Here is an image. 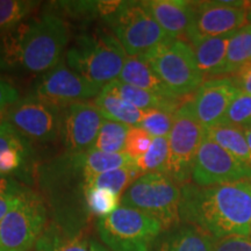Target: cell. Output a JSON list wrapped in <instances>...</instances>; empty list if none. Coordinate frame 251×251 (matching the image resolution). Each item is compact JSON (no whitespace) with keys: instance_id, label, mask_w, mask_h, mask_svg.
<instances>
[{"instance_id":"1","label":"cell","mask_w":251,"mask_h":251,"mask_svg":"<svg viewBox=\"0 0 251 251\" xmlns=\"http://www.w3.org/2000/svg\"><path fill=\"white\" fill-rule=\"evenodd\" d=\"M180 221L193 225L215 238L249 237L251 224V183L200 187L180 186Z\"/></svg>"},{"instance_id":"2","label":"cell","mask_w":251,"mask_h":251,"mask_svg":"<svg viewBox=\"0 0 251 251\" xmlns=\"http://www.w3.org/2000/svg\"><path fill=\"white\" fill-rule=\"evenodd\" d=\"M90 179L85 151H65L39 166L36 184L54 211L56 225L65 233L78 235L76 229L90 215L85 202Z\"/></svg>"},{"instance_id":"3","label":"cell","mask_w":251,"mask_h":251,"mask_svg":"<svg viewBox=\"0 0 251 251\" xmlns=\"http://www.w3.org/2000/svg\"><path fill=\"white\" fill-rule=\"evenodd\" d=\"M124 47L107 31L83 33L67 52V65L91 83L105 87L120 77L126 62Z\"/></svg>"},{"instance_id":"4","label":"cell","mask_w":251,"mask_h":251,"mask_svg":"<svg viewBox=\"0 0 251 251\" xmlns=\"http://www.w3.org/2000/svg\"><path fill=\"white\" fill-rule=\"evenodd\" d=\"M69 42V29L57 14L48 13L21 25L20 64L33 74H43L61 62Z\"/></svg>"},{"instance_id":"5","label":"cell","mask_w":251,"mask_h":251,"mask_svg":"<svg viewBox=\"0 0 251 251\" xmlns=\"http://www.w3.org/2000/svg\"><path fill=\"white\" fill-rule=\"evenodd\" d=\"M139 57L148 63L176 98L196 93L205 81L192 47L185 40H172Z\"/></svg>"},{"instance_id":"6","label":"cell","mask_w":251,"mask_h":251,"mask_svg":"<svg viewBox=\"0 0 251 251\" xmlns=\"http://www.w3.org/2000/svg\"><path fill=\"white\" fill-rule=\"evenodd\" d=\"M180 186L165 174H144L125 191L122 206L139 209L158 220L164 229L180 224Z\"/></svg>"},{"instance_id":"7","label":"cell","mask_w":251,"mask_h":251,"mask_svg":"<svg viewBox=\"0 0 251 251\" xmlns=\"http://www.w3.org/2000/svg\"><path fill=\"white\" fill-rule=\"evenodd\" d=\"M99 236L111 251H151L163 225L149 214L120 206L97 222Z\"/></svg>"},{"instance_id":"8","label":"cell","mask_w":251,"mask_h":251,"mask_svg":"<svg viewBox=\"0 0 251 251\" xmlns=\"http://www.w3.org/2000/svg\"><path fill=\"white\" fill-rule=\"evenodd\" d=\"M129 57H139L175 40L162 29L142 1H121L118 11L103 19Z\"/></svg>"},{"instance_id":"9","label":"cell","mask_w":251,"mask_h":251,"mask_svg":"<svg viewBox=\"0 0 251 251\" xmlns=\"http://www.w3.org/2000/svg\"><path fill=\"white\" fill-rule=\"evenodd\" d=\"M205 137L206 128L198 121L192 100L188 99L174 114V124L168 135V175L179 186L191 180L194 159Z\"/></svg>"},{"instance_id":"10","label":"cell","mask_w":251,"mask_h":251,"mask_svg":"<svg viewBox=\"0 0 251 251\" xmlns=\"http://www.w3.org/2000/svg\"><path fill=\"white\" fill-rule=\"evenodd\" d=\"M46 222L45 199L27 187L20 202L0 222V251H28L43 234Z\"/></svg>"},{"instance_id":"11","label":"cell","mask_w":251,"mask_h":251,"mask_svg":"<svg viewBox=\"0 0 251 251\" xmlns=\"http://www.w3.org/2000/svg\"><path fill=\"white\" fill-rule=\"evenodd\" d=\"M64 109L30 93L8 109L5 121L30 142H55L62 135Z\"/></svg>"},{"instance_id":"12","label":"cell","mask_w":251,"mask_h":251,"mask_svg":"<svg viewBox=\"0 0 251 251\" xmlns=\"http://www.w3.org/2000/svg\"><path fill=\"white\" fill-rule=\"evenodd\" d=\"M191 179L200 187L251 181V165L206 136L194 159Z\"/></svg>"},{"instance_id":"13","label":"cell","mask_w":251,"mask_h":251,"mask_svg":"<svg viewBox=\"0 0 251 251\" xmlns=\"http://www.w3.org/2000/svg\"><path fill=\"white\" fill-rule=\"evenodd\" d=\"M103 87L91 83L61 61L37 81L34 94L61 108L98 97Z\"/></svg>"},{"instance_id":"14","label":"cell","mask_w":251,"mask_h":251,"mask_svg":"<svg viewBox=\"0 0 251 251\" xmlns=\"http://www.w3.org/2000/svg\"><path fill=\"white\" fill-rule=\"evenodd\" d=\"M40 164L31 142L7 121L0 124V172L28 187L37 183Z\"/></svg>"},{"instance_id":"15","label":"cell","mask_w":251,"mask_h":251,"mask_svg":"<svg viewBox=\"0 0 251 251\" xmlns=\"http://www.w3.org/2000/svg\"><path fill=\"white\" fill-rule=\"evenodd\" d=\"M250 4V2H249ZM247 8L229 7L214 1H193L191 25L186 33L188 43L194 41L234 34L247 23Z\"/></svg>"},{"instance_id":"16","label":"cell","mask_w":251,"mask_h":251,"mask_svg":"<svg viewBox=\"0 0 251 251\" xmlns=\"http://www.w3.org/2000/svg\"><path fill=\"white\" fill-rule=\"evenodd\" d=\"M103 121L105 118L89 100L64 108L62 137L67 151L84 152L92 148Z\"/></svg>"},{"instance_id":"17","label":"cell","mask_w":251,"mask_h":251,"mask_svg":"<svg viewBox=\"0 0 251 251\" xmlns=\"http://www.w3.org/2000/svg\"><path fill=\"white\" fill-rule=\"evenodd\" d=\"M240 92L231 77L205 80L194 93L192 106L198 121L206 129L222 124L236 94Z\"/></svg>"},{"instance_id":"18","label":"cell","mask_w":251,"mask_h":251,"mask_svg":"<svg viewBox=\"0 0 251 251\" xmlns=\"http://www.w3.org/2000/svg\"><path fill=\"white\" fill-rule=\"evenodd\" d=\"M144 8L169 36L175 40L186 37L193 13V1L186 0H147Z\"/></svg>"},{"instance_id":"19","label":"cell","mask_w":251,"mask_h":251,"mask_svg":"<svg viewBox=\"0 0 251 251\" xmlns=\"http://www.w3.org/2000/svg\"><path fill=\"white\" fill-rule=\"evenodd\" d=\"M216 238L193 225H178L157 238L151 251H213Z\"/></svg>"},{"instance_id":"20","label":"cell","mask_w":251,"mask_h":251,"mask_svg":"<svg viewBox=\"0 0 251 251\" xmlns=\"http://www.w3.org/2000/svg\"><path fill=\"white\" fill-rule=\"evenodd\" d=\"M231 36L233 34L206 37L190 43L196 55L198 67L206 80L225 77L226 57Z\"/></svg>"},{"instance_id":"21","label":"cell","mask_w":251,"mask_h":251,"mask_svg":"<svg viewBox=\"0 0 251 251\" xmlns=\"http://www.w3.org/2000/svg\"><path fill=\"white\" fill-rule=\"evenodd\" d=\"M102 90L114 94L120 99L125 100L126 102L130 103V105L135 106L139 109H142V111L157 109V111L175 114L178 111V108L186 101L184 99L163 98V97L156 96V94L150 93L148 91L141 90L139 87L122 83L118 79L107 84Z\"/></svg>"},{"instance_id":"22","label":"cell","mask_w":251,"mask_h":251,"mask_svg":"<svg viewBox=\"0 0 251 251\" xmlns=\"http://www.w3.org/2000/svg\"><path fill=\"white\" fill-rule=\"evenodd\" d=\"M122 83L129 84L131 86L139 87L141 90L148 91L156 96L163 98H176L170 91L168 90L155 71L150 65L141 57L126 58L124 69H122L119 79ZM179 99V98H176Z\"/></svg>"},{"instance_id":"23","label":"cell","mask_w":251,"mask_h":251,"mask_svg":"<svg viewBox=\"0 0 251 251\" xmlns=\"http://www.w3.org/2000/svg\"><path fill=\"white\" fill-rule=\"evenodd\" d=\"M35 251H111L97 241L65 233L56 224L45 229L35 244Z\"/></svg>"},{"instance_id":"24","label":"cell","mask_w":251,"mask_h":251,"mask_svg":"<svg viewBox=\"0 0 251 251\" xmlns=\"http://www.w3.org/2000/svg\"><path fill=\"white\" fill-rule=\"evenodd\" d=\"M93 102L103 118L127 125L129 127H139L146 113V111L136 108L119 97L103 90L97 98H94Z\"/></svg>"},{"instance_id":"25","label":"cell","mask_w":251,"mask_h":251,"mask_svg":"<svg viewBox=\"0 0 251 251\" xmlns=\"http://www.w3.org/2000/svg\"><path fill=\"white\" fill-rule=\"evenodd\" d=\"M206 136L237 159L251 165V149L243 129L221 125L211 129H206Z\"/></svg>"},{"instance_id":"26","label":"cell","mask_w":251,"mask_h":251,"mask_svg":"<svg viewBox=\"0 0 251 251\" xmlns=\"http://www.w3.org/2000/svg\"><path fill=\"white\" fill-rule=\"evenodd\" d=\"M251 64V25L233 34L228 43L225 65V77L233 76L247 65Z\"/></svg>"},{"instance_id":"27","label":"cell","mask_w":251,"mask_h":251,"mask_svg":"<svg viewBox=\"0 0 251 251\" xmlns=\"http://www.w3.org/2000/svg\"><path fill=\"white\" fill-rule=\"evenodd\" d=\"M140 176H142V174L134 163V164L126 166V168L117 169V170L94 176V177L91 178L89 186L105 188V190H108L120 196Z\"/></svg>"},{"instance_id":"28","label":"cell","mask_w":251,"mask_h":251,"mask_svg":"<svg viewBox=\"0 0 251 251\" xmlns=\"http://www.w3.org/2000/svg\"><path fill=\"white\" fill-rule=\"evenodd\" d=\"M129 128L120 122L105 120L91 149L107 153H124Z\"/></svg>"},{"instance_id":"29","label":"cell","mask_w":251,"mask_h":251,"mask_svg":"<svg viewBox=\"0 0 251 251\" xmlns=\"http://www.w3.org/2000/svg\"><path fill=\"white\" fill-rule=\"evenodd\" d=\"M141 174H165L169 171L168 137H153L148 151L135 161Z\"/></svg>"},{"instance_id":"30","label":"cell","mask_w":251,"mask_h":251,"mask_svg":"<svg viewBox=\"0 0 251 251\" xmlns=\"http://www.w3.org/2000/svg\"><path fill=\"white\" fill-rule=\"evenodd\" d=\"M37 4L28 0H0V33H8L17 28Z\"/></svg>"},{"instance_id":"31","label":"cell","mask_w":251,"mask_h":251,"mask_svg":"<svg viewBox=\"0 0 251 251\" xmlns=\"http://www.w3.org/2000/svg\"><path fill=\"white\" fill-rule=\"evenodd\" d=\"M85 202L90 215H97L101 219L117 211L120 207L121 198L105 188L87 186L85 191Z\"/></svg>"},{"instance_id":"32","label":"cell","mask_w":251,"mask_h":251,"mask_svg":"<svg viewBox=\"0 0 251 251\" xmlns=\"http://www.w3.org/2000/svg\"><path fill=\"white\" fill-rule=\"evenodd\" d=\"M221 125L231 126L240 129L251 127V94L241 91L236 94Z\"/></svg>"},{"instance_id":"33","label":"cell","mask_w":251,"mask_h":251,"mask_svg":"<svg viewBox=\"0 0 251 251\" xmlns=\"http://www.w3.org/2000/svg\"><path fill=\"white\" fill-rule=\"evenodd\" d=\"M174 124V114L150 109L146 111L139 127L152 137H168Z\"/></svg>"},{"instance_id":"34","label":"cell","mask_w":251,"mask_h":251,"mask_svg":"<svg viewBox=\"0 0 251 251\" xmlns=\"http://www.w3.org/2000/svg\"><path fill=\"white\" fill-rule=\"evenodd\" d=\"M152 139L153 137L141 127H130L126 140L124 153L133 161H136L148 151Z\"/></svg>"},{"instance_id":"35","label":"cell","mask_w":251,"mask_h":251,"mask_svg":"<svg viewBox=\"0 0 251 251\" xmlns=\"http://www.w3.org/2000/svg\"><path fill=\"white\" fill-rule=\"evenodd\" d=\"M54 7L78 20H92L100 17L99 1H58L54 2Z\"/></svg>"},{"instance_id":"36","label":"cell","mask_w":251,"mask_h":251,"mask_svg":"<svg viewBox=\"0 0 251 251\" xmlns=\"http://www.w3.org/2000/svg\"><path fill=\"white\" fill-rule=\"evenodd\" d=\"M19 99H20L19 91L12 84H9L8 81L0 78V124L5 121L8 109Z\"/></svg>"},{"instance_id":"37","label":"cell","mask_w":251,"mask_h":251,"mask_svg":"<svg viewBox=\"0 0 251 251\" xmlns=\"http://www.w3.org/2000/svg\"><path fill=\"white\" fill-rule=\"evenodd\" d=\"M213 251H251V240L243 236L216 238Z\"/></svg>"},{"instance_id":"38","label":"cell","mask_w":251,"mask_h":251,"mask_svg":"<svg viewBox=\"0 0 251 251\" xmlns=\"http://www.w3.org/2000/svg\"><path fill=\"white\" fill-rule=\"evenodd\" d=\"M230 77L234 80V83L236 84L238 91L251 94V64L241 69L240 71Z\"/></svg>"},{"instance_id":"39","label":"cell","mask_w":251,"mask_h":251,"mask_svg":"<svg viewBox=\"0 0 251 251\" xmlns=\"http://www.w3.org/2000/svg\"><path fill=\"white\" fill-rule=\"evenodd\" d=\"M28 186L21 184L14 178L9 177L0 172V194H7V193H23Z\"/></svg>"},{"instance_id":"40","label":"cell","mask_w":251,"mask_h":251,"mask_svg":"<svg viewBox=\"0 0 251 251\" xmlns=\"http://www.w3.org/2000/svg\"><path fill=\"white\" fill-rule=\"evenodd\" d=\"M26 191V190H25ZM24 191V192H25ZM23 193H7V194H0V222L1 220L8 214L15 206L20 202Z\"/></svg>"},{"instance_id":"41","label":"cell","mask_w":251,"mask_h":251,"mask_svg":"<svg viewBox=\"0 0 251 251\" xmlns=\"http://www.w3.org/2000/svg\"><path fill=\"white\" fill-rule=\"evenodd\" d=\"M244 135H246V139L248 141V144H249L250 149H251V127H248L246 129H243Z\"/></svg>"},{"instance_id":"42","label":"cell","mask_w":251,"mask_h":251,"mask_svg":"<svg viewBox=\"0 0 251 251\" xmlns=\"http://www.w3.org/2000/svg\"><path fill=\"white\" fill-rule=\"evenodd\" d=\"M247 23L251 25V1L247 8Z\"/></svg>"},{"instance_id":"43","label":"cell","mask_w":251,"mask_h":251,"mask_svg":"<svg viewBox=\"0 0 251 251\" xmlns=\"http://www.w3.org/2000/svg\"><path fill=\"white\" fill-rule=\"evenodd\" d=\"M249 238L251 240V224H250V235H249Z\"/></svg>"}]
</instances>
